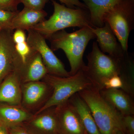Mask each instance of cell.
Masks as SVG:
<instances>
[{
	"label": "cell",
	"mask_w": 134,
	"mask_h": 134,
	"mask_svg": "<svg viewBox=\"0 0 134 134\" xmlns=\"http://www.w3.org/2000/svg\"><path fill=\"white\" fill-rule=\"evenodd\" d=\"M91 26H85L72 33L65 30L55 32L48 39L53 51L61 49L66 56L70 67V76L75 74L85 66L84 53L90 40L96 38Z\"/></svg>",
	"instance_id": "6da1fadb"
},
{
	"label": "cell",
	"mask_w": 134,
	"mask_h": 134,
	"mask_svg": "<svg viewBox=\"0 0 134 134\" xmlns=\"http://www.w3.org/2000/svg\"><path fill=\"white\" fill-rule=\"evenodd\" d=\"M99 91L92 86L78 93L88 106L101 134H116L123 131V115L103 98Z\"/></svg>",
	"instance_id": "7a4b0ae2"
},
{
	"label": "cell",
	"mask_w": 134,
	"mask_h": 134,
	"mask_svg": "<svg viewBox=\"0 0 134 134\" xmlns=\"http://www.w3.org/2000/svg\"><path fill=\"white\" fill-rule=\"evenodd\" d=\"M52 1L54 7L53 15L47 20H44L30 29L40 34L46 39L55 32L69 27L92 26L87 9L71 8L60 5L54 0Z\"/></svg>",
	"instance_id": "3957f363"
},
{
	"label": "cell",
	"mask_w": 134,
	"mask_h": 134,
	"mask_svg": "<svg viewBox=\"0 0 134 134\" xmlns=\"http://www.w3.org/2000/svg\"><path fill=\"white\" fill-rule=\"evenodd\" d=\"M42 80L51 87L52 93L45 104L34 114L39 113L47 108L62 104L68 101L76 93L93 86L82 69L75 74L67 77L47 74Z\"/></svg>",
	"instance_id": "277c9868"
},
{
	"label": "cell",
	"mask_w": 134,
	"mask_h": 134,
	"mask_svg": "<svg viewBox=\"0 0 134 134\" xmlns=\"http://www.w3.org/2000/svg\"><path fill=\"white\" fill-rule=\"evenodd\" d=\"M123 57L118 58L107 55L95 41L91 52L87 56V65L82 69L93 86L100 91L104 88V83L108 79L114 76H119Z\"/></svg>",
	"instance_id": "5b68a950"
},
{
	"label": "cell",
	"mask_w": 134,
	"mask_h": 134,
	"mask_svg": "<svg viewBox=\"0 0 134 134\" xmlns=\"http://www.w3.org/2000/svg\"><path fill=\"white\" fill-rule=\"evenodd\" d=\"M105 22L110 25L124 51L127 52L130 34L134 28V0H121L106 15Z\"/></svg>",
	"instance_id": "8992f818"
},
{
	"label": "cell",
	"mask_w": 134,
	"mask_h": 134,
	"mask_svg": "<svg viewBox=\"0 0 134 134\" xmlns=\"http://www.w3.org/2000/svg\"><path fill=\"white\" fill-rule=\"evenodd\" d=\"M26 41L30 48L39 53L48 74L55 76H70L61 61L57 58L53 51L48 47L46 39L41 34L32 29L26 31Z\"/></svg>",
	"instance_id": "52a82bcc"
},
{
	"label": "cell",
	"mask_w": 134,
	"mask_h": 134,
	"mask_svg": "<svg viewBox=\"0 0 134 134\" xmlns=\"http://www.w3.org/2000/svg\"><path fill=\"white\" fill-rule=\"evenodd\" d=\"M13 33L10 29L0 31V83L11 72L20 69L23 64L15 48Z\"/></svg>",
	"instance_id": "ba28073f"
},
{
	"label": "cell",
	"mask_w": 134,
	"mask_h": 134,
	"mask_svg": "<svg viewBox=\"0 0 134 134\" xmlns=\"http://www.w3.org/2000/svg\"><path fill=\"white\" fill-rule=\"evenodd\" d=\"M21 105L33 114L41 108L52 93V88L43 80L22 83Z\"/></svg>",
	"instance_id": "9c48e42d"
},
{
	"label": "cell",
	"mask_w": 134,
	"mask_h": 134,
	"mask_svg": "<svg viewBox=\"0 0 134 134\" xmlns=\"http://www.w3.org/2000/svg\"><path fill=\"white\" fill-rule=\"evenodd\" d=\"M55 107L59 134H87L79 114L69 100Z\"/></svg>",
	"instance_id": "30bf717a"
},
{
	"label": "cell",
	"mask_w": 134,
	"mask_h": 134,
	"mask_svg": "<svg viewBox=\"0 0 134 134\" xmlns=\"http://www.w3.org/2000/svg\"><path fill=\"white\" fill-rule=\"evenodd\" d=\"M22 125L31 134H59L55 107L34 114Z\"/></svg>",
	"instance_id": "8fae6325"
},
{
	"label": "cell",
	"mask_w": 134,
	"mask_h": 134,
	"mask_svg": "<svg viewBox=\"0 0 134 134\" xmlns=\"http://www.w3.org/2000/svg\"><path fill=\"white\" fill-rule=\"evenodd\" d=\"M92 31L95 34L98 46L103 53L116 58L123 57L127 52L122 49L117 37L107 22L102 27L91 26Z\"/></svg>",
	"instance_id": "7c38bea8"
},
{
	"label": "cell",
	"mask_w": 134,
	"mask_h": 134,
	"mask_svg": "<svg viewBox=\"0 0 134 134\" xmlns=\"http://www.w3.org/2000/svg\"><path fill=\"white\" fill-rule=\"evenodd\" d=\"M21 86L20 69L15 70L0 83V103L21 105Z\"/></svg>",
	"instance_id": "4fadbf2b"
},
{
	"label": "cell",
	"mask_w": 134,
	"mask_h": 134,
	"mask_svg": "<svg viewBox=\"0 0 134 134\" xmlns=\"http://www.w3.org/2000/svg\"><path fill=\"white\" fill-rule=\"evenodd\" d=\"M20 74L22 84L41 81L48 74L39 53L32 49L30 54L20 69Z\"/></svg>",
	"instance_id": "5bb4252c"
},
{
	"label": "cell",
	"mask_w": 134,
	"mask_h": 134,
	"mask_svg": "<svg viewBox=\"0 0 134 134\" xmlns=\"http://www.w3.org/2000/svg\"><path fill=\"white\" fill-rule=\"evenodd\" d=\"M101 96L123 116L134 115L133 99L120 89H104Z\"/></svg>",
	"instance_id": "9a60e30c"
},
{
	"label": "cell",
	"mask_w": 134,
	"mask_h": 134,
	"mask_svg": "<svg viewBox=\"0 0 134 134\" xmlns=\"http://www.w3.org/2000/svg\"><path fill=\"white\" fill-rule=\"evenodd\" d=\"M33 114L21 105L0 103V124L8 129L22 125Z\"/></svg>",
	"instance_id": "2e32d148"
},
{
	"label": "cell",
	"mask_w": 134,
	"mask_h": 134,
	"mask_svg": "<svg viewBox=\"0 0 134 134\" xmlns=\"http://www.w3.org/2000/svg\"><path fill=\"white\" fill-rule=\"evenodd\" d=\"M82 1L88 10L91 26L100 27L104 25L106 15L121 0Z\"/></svg>",
	"instance_id": "e0dca14e"
},
{
	"label": "cell",
	"mask_w": 134,
	"mask_h": 134,
	"mask_svg": "<svg viewBox=\"0 0 134 134\" xmlns=\"http://www.w3.org/2000/svg\"><path fill=\"white\" fill-rule=\"evenodd\" d=\"M47 13L44 10H36L24 7L19 11L12 20L10 30H28L44 20Z\"/></svg>",
	"instance_id": "ac0fdd59"
},
{
	"label": "cell",
	"mask_w": 134,
	"mask_h": 134,
	"mask_svg": "<svg viewBox=\"0 0 134 134\" xmlns=\"http://www.w3.org/2000/svg\"><path fill=\"white\" fill-rule=\"evenodd\" d=\"M69 101L79 114L87 134H101L88 106L79 93H76L73 95Z\"/></svg>",
	"instance_id": "d6986e66"
},
{
	"label": "cell",
	"mask_w": 134,
	"mask_h": 134,
	"mask_svg": "<svg viewBox=\"0 0 134 134\" xmlns=\"http://www.w3.org/2000/svg\"><path fill=\"white\" fill-rule=\"evenodd\" d=\"M122 80V90L134 98V60L133 56L127 52L121 59L119 75Z\"/></svg>",
	"instance_id": "ffe728a7"
},
{
	"label": "cell",
	"mask_w": 134,
	"mask_h": 134,
	"mask_svg": "<svg viewBox=\"0 0 134 134\" xmlns=\"http://www.w3.org/2000/svg\"><path fill=\"white\" fill-rule=\"evenodd\" d=\"M12 38L16 52L21 58L23 63H24L32 51L26 41L24 31L20 29L16 30L15 31L13 32Z\"/></svg>",
	"instance_id": "44dd1931"
},
{
	"label": "cell",
	"mask_w": 134,
	"mask_h": 134,
	"mask_svg": "<svg viewBox=\"0 0 134 134\" xmlns=\"http://www.w3.org/2000/svg\"><path fill=\"white\" fill-rule=\"evenodd\" d=\"M10 11L0 9V28L2 29H10L12 20L19 12Z\"/></svg>",
	"instance_id": "7402d4cb"
},
{
	"label": "cell",
	"mask_w": 134,
	"mask_h": 134,
	"mask_svg": "<svg viewBox=\"0 0 134 134\" xmlns=\"http://www.w3.org/2000/svg\"><path fill=\"white\" fill-rule=\"evenodd\" d=\"M122 125L123 132L126 134H134V115L123 116Z\"/></svg>",
	"instance_id": "603a6c76"
},
{
	"label": "cell",
	"mask_w": 134,
	"mask_h": 134,
	"mask_svg": "<svg viewBox=\"0 0 134 134\" xmlns=\"http://www.w3.org/2000/svg\"><path fill=\"white\" fill-rule=\"evenodd\" d=\"M24 7L36 10H43L47 0H20Z\"/></svg>",
	"instance_id": "cb8c5ba5"
},
{
	"label": "cell",
	"mask_w": 134,
	"mask_h": 134,
	"mask_svg": "<svg viewBox=\"0 0 134 134\" xmlns=\"http://www.w3.org/2000/svg\"><path fill=\"white\" fill-rule=\"evenodd\" d=\"M122 87L123 83L119 75H115L108 79L104 83V89H120L122 90Z\"/></svg>",
	"instance_id": "d4e9b609"
},
{
	"label": "cell",
	"mask_w": 134,
	"mask_h": 134,
	"mask_svg": "<svg viewBox=\"0 0 134 134\" xmlns=\"http://www.w3.org/2000/svg\"><path fill=\"white\" fill-rule=\"evenodd\" d=\"M20 0H0V9L10 11H17Z\"/></svg>",
	"instance_id": "484cf974"
},
{
	"label": "cell",
	"mask_w": 134,
	"mask_h": 134,
	"mask_svg": "<svg viewBox=\"0 0 134 134\" xmlns=\"http://www.w3.org/2000/svg\"><path fill=\"white\" fill-rule=\"evenodd\" d=\"M49 0H47L48 2ZM61 2L64 3L68 7L76 8V7L78 8L87 9L86 5L79 0H59Z\"/></svg>",
	"instance_id": "4316f807"
},
{
	"label": "cell",
	"mask_w": 134,
	"mask_h": 134,
	"mask_svg": "<svg viewBox=\"0 0 134 134\" xmlns=\"http://www.w3.org/2000/svg\"><path fill=\"white\" fill-rule=\"evenodd\" d=\"M10 134H31L22 125L8 129Z\"/></svg>",
	"instance_id": "83f0119b"
},
{
	"label": "cell",
	"mask_w": 134,
	"mask_h": 134,
	"mask_svg": "<svg viewBox=\"0 0 134 134\" xmlns=\"http://www.w3.org/2000/svg\"><path fill=\"white\" fill-rule=\"evenodd\" d=\"M0 134H10L7 128L0 124Z\"/></svg>",
	"instance_id": "f1b7e54d"
},
{
	"label": "cell",
	"mask_w": 134,
	"mask_h": 134,
	"mask_svg": "<svg viewBox=\"0 0 134 134\" xmlns=\"http://www.w3.org/2000/svg\"><path fill=\"white\" fill-rule=\"evenodd\" d=\"M116 134H126L125 132H123L122 130H119L117 132Z\"/></svg>",
	"instance_id": "f546056e"
},
{
	"label": "cell",
	"mask_w": 134,
	"mask_h": 134,
	"mask_svg": "<svg viewBox=\"0 0 134 134\" xmlns=\"http://www.w3.org/2000/svg\"><path fill=\"white\" fill-rule=\"evenodd\" d=\"M1 28H0V31H1Z\"/></svg>",
	"instance_id": "4dcf8cb0"
}]
</instances>
